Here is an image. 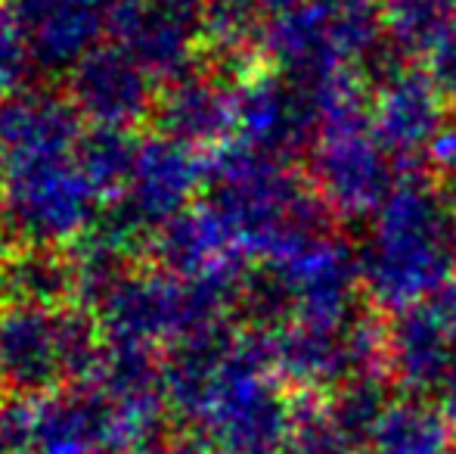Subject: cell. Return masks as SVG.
Instances as JSON below:
<instances>
[{
	"label": "cell",
	"instance_id": "cell-10",
	"mask_svg": "<svg viewBox=\"0 0 456 454\" xmlns=\"http://www.w3.org/2000/svg\"><path fill=\"white\" fill-rule=\"evenodd\" d=\"M205 175L208 162L199 159L192 146L152 134L143 137L137 169L118 200L150 234H156L171 219L190 212L192 200L205 194Z\"/></svg>",
	"mask_w": 456,
	"mask_h": 454
},
{
	"label": "cell",
	"instance_id": "cell-20",
	"mask_svg": "<svg viewBox=\"0 0 456 454\" xmlns=\"http://www.w3.org/2000/svg\"><path fill=\"white\" fill-rule=\"evenodd\" d=\"M140 146L143 137H137L131 128L91 125L75 146V162L100 200H118L137 169Z\"/></svg>",
	"mask_w": 456,
	"mask_h": 454
},
{
	"label": "cell",
	"instance_id": "cell-21",
	"mask_svg": "<svg viewBox=\"0 0 456 454\" xmlns=\"http://www.w3.org/2000/svg\"><path fill=\"white\" fill-rule=\"evenodd\" d=\"M391 41L403 50H428L447 25L456 22V0H379Z\"/></svg>",
	"mask_w": 456,
	"mask_h": 454
},
{
	"label": "cell",
	"instance_id": "cell-8",
	"mask_svg": "<svg viewBox=\"0 0 456 454\" xmlns=\"http://www.w3.org/2000/svg\"><path fill=\"white\" fill-rule=\"evenodd\" d=\"M31 66L69 75L109 35V0H10Z\"/></svg>",
	"mask_w": 456,
	"mask_h": 454
},
{
	"label": "cell",
	"instance_id": "cell-25",
	"mask_svg": "<svg viewBox=\"0 0 456 454\" xmlns=\"http://www.w3.org/2000/svg\"><path fill=\"white\" fill-rule=\"evenodd\" d=\"M432 401L435 408H438L441 414L447 417V424L456 430V358H453V364L447 367V374L441 376V383H438V389L432 392Z\"/></svg>",
	"mask_w": 456,
	"mask_h": 454
},
{
	"label": "cell",
	"instance_id": "cell-22",
	"mask_svg": "<svg viewBox=\"0 0 456 454\" xmlns=\"http://www.w3.org/2000/svg\"><path fill=\"white\" fill-rule=\"evenodd\" d=\"M31 56L25 37L12 19L10 6H0V100L25 87V75L31 72Z\"/></svg>",
	"mask_w": 456,
	"mask_h": 454
},
{
	"label": "cell",
	"instance_id": "cell-6",
	"mask_svg": "<svg viewBox=\"0 0 456 454\" xmlns=\"http://www.w3.org/2000/svg\"><path fill=\"white\" fill-rule=\"evenodd\" d=\"M66 94L91 125L137 128L156 110L159 81L118 44L102 41L66 75Z\"/></svg>",
	"mask_w": 456,
	"mask_h": 454
},
{
	"label": "cell",
	"instance_id": "cell-15",
	"mask_svg": "<svg viewBox=\"0 0 456 454\" xmlns=\"http://www.w3.org/2000/svg\"><path fill=\"white\" fill-rule=\"evenodd\" d=\"M236 340H240V330L217 324V327L168 345V351L162 355L168 408L186 426H196L202 420L205 408L221 383L224 367L233 355Z\"/></svg>",
	"mask_w": 456,
	"mask_h": 454
},
{
	"label": "cell",
	"instance_id": "cell-26",
	"mask_svg": "<svg viewBox=\"0 0 456 454\" xmlns=\"http://www.w3.org/2000/svg\"><path fill=\"white\" fill-rule=\"evenodd\" d=\"M432 309L438 311V318L447 324V330L456 336V274L441 286V293L432 299Z\"/></svg>",
	"mask_w": 456,
	"mask_h": 454
},
{
	"label": "cell",
	"instance_id": "cell-13",
	"mask_svg": "<svg viewBox=\"0 0 456 454\" xmlns=\"http://www.w3.org/2000/svg\"><path fill=\"white\" fill-rule=\"evenodd\" d=\"M85 119L69 94L53 87H19L0 100V169L53 156H75Z\"/></svg>",
	"mask_w": 456,
	"mask_h": 454
},
{
	"label": "cell",
	"instance_id": "cell-17",
	"mask_svg": "<svg viewBox=\"0 0 456 454\" xmlns=\"http://www.w3.org/2000/svg\"><path fill=\"white\" fill-rule=\"evenodd\" d=\"M6 305L66 309L75 302V261L66 249L19 246L0 259Z\"/></svg>",
	"mask_w": 456,
	"mask_h": 454
},
{
	"label": "cell",
	"instance_id": "cell-27",
	"mask_svg": "<svg viewBox=\"0 0 456 454\" xmlns=\"http://www.w3.org/2000/svg\"><path fill=\"white\" fill-rule=\"evenodd\" d=\"M301 4H307V0H252L255 12H258L261 19L267 16V22H273V19L286 16V12L298 10Z\"/></svg>",
	"mask_w": 456,
	"mask_h": 454
},
{
	"label": "cell",
	"instance_id": "cell-7",
	"mask_svg": "<svg viewBox=\"0 0 456 454\" xmlns=\"http://www.w3.org/2000/svg\"><path fill=\"white\" fill-rule=\"evenodd\" d=\"M31 454H127L125 430L94 383L28 399Z\"/></svg>",
	"mask_w": 456,
	"mask_h": 454
},
{
	"label": "cell",
	"instance_id": "cell-19",
	"mask_svg": "<svg viewBox=\"0 0 456 454\" xmlns=\"http://www.w3.org/2000/svg\"><path fill=\"white\" fill-rule=\"evenodd\" d=\"M451 430L447 417L419 395L391 401L385 417L372 433V454H444L451 449Z\"/></svg>",
	"mask_w": 456,
	"mask_h": 454
},
{
	"label": "cell",
	"instance_id": "cell-9",
	"mask_svg": "<svg viewBox=\"0 0 456 454\" xmlns=\"http://www.w3.org/2000/svg\"><path fill=\"white\" fill-rule=\"evenodd\" d=\"M156 134L199 146H227L230 131H236V78L202 60L190 72L159 87L152 110Z\"/></svg>",
	"mask_w": 456,
	"mask_h": 454
},
{
	"label": "cell",
	"instance_id": "cell-18",
	"mask_svg": "<svg viewBox=\"0 0 456 454\" xmlns=\"http://www.w3.org/2000/svg\"><path fill=\"white\" fill-rule=\"evenodd\" d=\"M323 414L330 420L332 430L342 436V442L351 451L370 449L372 433H376L379 420L391 408V376L388 370L376 367L357 374L351 380L338 383L330 395H326Z\"/></svg>",
	"mask_w": 456,
	"mask_h": 454
},
{
	"label": "cell",
	"instance_id": "cell-32",
	"mask_svg": "<svg viewBox=\"0 0 456 454\" xmlns=\"http://www.w3.org/2000/svg\"><path fill=\"white\" fill-rule=\"evenodd\" d=\"M280 454H295V451H292V449H289V445H286V449H282Z\"/></svg>",
	"mask_w": 456,
	"mask_h": 454
},
{
	"label": "cell",
	"instance_id": "cell-5",
	"mask_svg": "<svg viewBox=\"0 0 456 454\" xmlns=\"http://www.w3.org/2000/svg\"><path fill=\"white\" fill-rule=\"evenodd\" d=\"M311 184L332 212L366 215L391 196L395 159L372 137L370 125L320 131L311 156Z\"/></svg>",
	"mask_w": 456,
	"mask_h": 454
},
{
	"label": "cell",
	"instance_id": "cell-4",
	"mask_svg": "<svg viewBox=\"0 0 456 454\" xmlns=\"http://www.w3.org/2000/svg\"><path fill=\"white\" fill-rule=\"evenodd\" d=\"M100 196L75 156L35 159L0 169V236L10 249H66L91 230Z\"/></svg>",
	"mask_w": 456,
	"mask_h": 454
},
{
	"label": "cell",
	"instance_id": "cell-30",
	"mask_svg": "<svg viewBox=\"0 0 456 454\" xmlns=\"http://www.w3.org/2000/svg\"><path fill=\"white\" fill-rule=\"evenodd\" d=\"M4 305H6V296H4V284H0V311H4Z\"/></svg>",
	"mask_w": 456,
	"mask_h": 454
},
{
	"label": "cell",
	"instance_id": "cell-1",
	"mask_svg": "<svg viewBox=\"0 0 456 454\" xmlns=\"http://www.w3.org/2000/svg\"><path fill=\"white\" fill-rule=\"evenodd\" d=\"M205 209L246 259L286 261L326 240L332 209L311 177L246 144H227L208 159Z\"/></svg>",
	"mask_w": 456,
	"mask_h": 454
},
{
	"label": "cell",
	"instance_id": "cell-28",
	"mask_svg": "<svg viewBox=\"0 0 456 454\" xmlns=\"http://www.w3.org/2000/svg\"><path fill=\"white\" fill-rule=\"evenodd\" d=\"M152 4H159L168 12H177V16H183V19H192V22H199L205 10V0H152Z\"/></svg>",
	"mask_w": 456,
	"mask_h": 454
},
{
	"label": "cell",
	"instance_id": "cell-33",
	"mask_svg": "<svg viewBox=\"0 0 456 454\" xmlns=\"http://www.w3.org/2000/svg\"><path fill=\"white\" fill-rule=\"evenodd\" d=\"M453 454H456V451H453Z\"/></svg>",
	"mask_w": 456,
	"mask_h": 454
},
{
	"label": "cell",
	"instance_id": "cell-24",
	"mask_svg": "<svg viewBox=\"0 0 456 454\" xmlns=\"http://www.w3.org/2000/svg\"><path fill=\"white\" fill-rule=\"evenodd\" d=\"M134 454H211L205 449L202 439H192V436H168V433H162V436L150 439L146 445H140Z\"/></svg>",
	"mask_w": 456,
	"mask_h": 454
},
{
	"label": "cell",
	"instance_id": "cell-31",
	"mask_svg": "<svg viewBox=\"0 0 456 454\" xmlns=\"http://www.w3.org/2000/svg\"><path fill=\"white\" fill-rule=\"evenodd\" d=\"M0 454H19V451H10V449H4V445H0Z\"/></svg>",
	"mask_w": 456,
	"mask_h": 454
},
{
	"label": "cell",
	"instance_id": "cell-11",
	"mask_svg": "<svg viewBox=\"0 0 456 454\" xmlns=\"http://www.w3.org/2000/svg\"><path fill=\"white\" fill-rule=\"evenodd\" d=\"M109 41L134 56L159 87L202 62V29L152 0H109Z\"/></svg>",
	"mask_w": 456,
	"mask_h": 454
},
{
	"label": "cell",
	"instance_id": "cell-29",
	"mask_svg": "<svg viewBox=\"0 0 456 454\" xmlns=\"http://www.w3.org/2000/svg\"><path fill=\"white\" fill-rule=\"evenodd\" d=\"M233 4H252V0H205V6H233Z\"/></svg>",
	"mask_w": 456,
	"mask_h": 454
},
{
	"label": "cell",
	"instance_id": "cell-12",
	"mask_svg": "<svg viewBox=\"0 0 456 454\" xmlns=\"http://www.w3.org/2000/svg\"><path fill=\"white\" fill-rule=\"evenodd\" d=\"M444 100L447 97L428 78L426 69H401L382 85H376V97L370 103L372 137L395 162L428 156L432 144L447 128Z\"/></svg>",
	"mask_w": 456,
	"mask_h": 454
},
{
	"label": "cell",
	"instance_id": "cell-23",
	"mask_svg": "<svg viewBox=\"0 0 456 454\" xmlns=\"http://www.w3.org/2000/svg\"><path fill=\"white\" fill-rule=\"evenodd\" d=\"M426 72L447 100H456V22L447 25L438 41L428 47Z\"/></svg>",
	"mask_w": 456,
	"mask_h": 454
},
{
	"label": "cell",
	"instance_id": "cell-3",
	"mask_svg": "<svg viewBox=\"0 0 456 454\" xmlns=\"http://www.w3.org/2000/svg\"><path fill=\"white\" fill-rule=\"evenodd\" d=\"M102 334L81 305L0 311V386L16 399H41L56 389L91 383L102 358Z\"/></svg>",
	"mask_w": 456,
	"mask_h": 454
},
{
	"label": "cell",
	"instance_id": "cell-16",
	"mask_svg": "<svg viewBox=\"0 0 456 454\" xmlns=\"http://www.w3.org/2000/svg\"><path fill=\"white\" fill-rule=\"evenodd\" d=\"M146 252L152 268L175 277H205L236 261H252L236 249V243L208 209H190L171 219L152 234Z\"/></svg>",
	"mask_w": 456,
	"mask_h": 454
},
{
	"label": "cell",
	"instance_id": "cell-14",
	"mask_svg": "<svg viewBox=\"0 0 456 454\" xmlns=\"http://www.w3.org/2000/svg\"><path fill=\"white\" fill-rule=\"evenodd\" d=\"M453 358L456 336L438 318L432 302L395 311V321L385 324V367L391 380L410 395L432 399Z\"/></svg>",
	"mask_w": 456,
	"mask_h": 454
},
{
	"label": "cell",
	"instance_id": "cell-2",
	"mask_svg": "<svg viewBox=\"0 0 456 454\" xmlns=\"http://www.w3.org/2000/svg\"><path fill=\"white\" fill-rule=\"evenodd\" d=\"M456 274V215L426 177H403L379 206L361 255V277L372 302L403 311L438 296Z\"/></svg>",
	"mask_w": 456,
	"mask_h": 454
}]
</instances>
